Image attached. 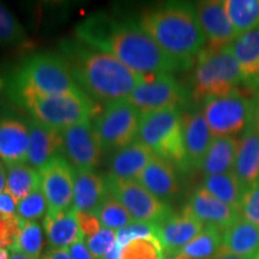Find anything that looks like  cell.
<instances>
[{
    "instance_id": "cell-1",
    "label": "cell",
    "mask_w": 259,
    "mask_h": 259,
    "mask_svg": "<svg viewBox=\"0 0 259 259\" xmlns=\"http://www.w3.org/2000/svg\"><path fill=\"white\" fill-rule=\"evenodd\" d=\"M74 32L78 41L115 57L141 76L185 71L141 25L130 19H116L99 12L84 19Z\"/></svg>"
},
{
    "instance_id": "cell-2",
    "label": "cell",
    "mask_w": 259,
    "mask_h": 259,
    "mask_svg": "<svg viewBox=\"0 0 259 259\" xmlns=\"http://www.w3.org/2000/svg\"><path fill=\"white\" fill-rule=\"evenodd\" d=\"M78 87L90 99L109 103L126 100L144 76L125 66L120 60L76 40L59 44Z\"/></svg>"
},
{
    "instance_id": "cell-3",
    "label": "cell",
    "mask_w": 259,
    "mask_h": 259,
    "mask_svg": "<svg viewBox=\"0 0 259 259\" xmlns=\"http://www.w3.org/2000/svg\"><path fill=\"white\" fill-rule=\"evenodd\" d=\"M138 24L168 56L190 70L206 38L191 3L169 2L144 10Z\"/></svg>"
},
{
    "instance_id": "cell-4",
    "label": "cell",
    "mask_w": 259,
    "mask_h": 259,
    "mask_svg": "<svg viewBox=\"0 0 259 259\" xmlns=\"http://www.w3.org/2000/svg\"><path fill=\"white\" fill-rule=\"evenodd\" d=\"M82 92L63 54L40 52L25 58L12 74L9 94L15 102L28 95H64Z\"/></svg>"
},
{
    "instance_id": "cell-5",
    "label": "cell",
    "mask_w": 259,
    "mask_h": 259,
    "mask_svg": "<svg viewBox=\"0 0 259 259\" xmlns=\"http://www.w3.org/2000/svg\"><path fill=\"white\" fill-rule=\"evenodd\" d=\"M241 83L240 69L229 46H206L196 58L191 77V96L196 102H204L211 97L228 95Z\"/></svg>"
},
{
    "instance_id": "cell-6",
    "label": "cell",
    "mask_w": 259,
    "mask_h": 259,
    "mask_svg": "<svg viewBox=\"0 0 259 259\" xmlns=\"http://www.w3.org/2000/svg\"><path fill=\"white\" fill-rule=\"evenodd\" d=\"M16 103L24 107L34 120L59 131L90 121L101 113V107L84 92L51 96L28 95Z\"/></svg>"
},
{
    "instance_id": "cell-7",
    "label": "cell",
    "mask_w": 259,
    "mask_h": 259,
    "mask_svg": "<svg viewBox=\"0 0 259 259\" xmlns=\"http://www.w3.org/2000/svg\"><path fill=\"white\" fill-rule=\"evenodd\" d=\"M183 112L178 108L141 115L138 141L143 142L156 156L169 161L180 170H190L183 136Z\"/></svg>"
},
{
    "instance_id": "cell-8",
    "label": "cell",
    "mask_w": 259,
    "mask_h": 259,
    "mask_svg": "<svg viewBox=\"0 0 259 259\" xmlns=\"http://www.w3.org/2000/svg\"><path fill=\"white\" fill-rule=\"evenodd\" d=\"M253 108V96L236 89L226 96L206 99L202 111L213 137H236L251 125Z\"/></svg>"
},
{
    "instance_id": "cell-9",
    "label": "cell",
    "mask_w": 259,
    "mask_h": 259,
    "mask_svg": "<svg viewBox=\"0 0 259 259\" xmlns=\"http://www.w3.org/2000/svg\"><path fill=\"white\" fill-rule=\"evenodd\" d=\"M141 113L126 100L107 105L94 121L102 150L118 151L136 142L141 124Z\"/></svg>"
},
{
    "instance_id": "cell-10",
    "label": "cell",
    "mask_w": 259,
    "mask_h": 259,
    "mask_svg": "<svg viewBox=\"0 0 259 259\" xmlns=\"http://www.w3.org/2000/svg\"><path fill=\"white\" fill-rule=\"evenodd\" d=\"M191 93L171 74L160 73L144 76L126 101L137 108L141 114L183 108L189 103Z\"/></svg>"
},
{
    "instance_id": "cell-11",
    "label": "cell",
    "mask_w": 259,
    "mask_h": 259,
    "mask_svg": "<svg viewBox=\"0 0 259 259\" xmlns=\"http://www.w3.org/2000/svg\"><path fill=\"white\" fill-rule=\"evenodd\" d=\"M107 191L127 210L132 221L157 225L173 212L169 204L149 192L138 181H122L106 176Z\"/></svg>"
},
{
    "instance_id": "cell-12",
    "label": "cell",
    "mask_w": 259,
    "mask_h": 259,
    "mask_svg": "<svg viewBox=\"0 0 259 259\" xmlns=\"http://www.w3.org/2000/svg\"><path fill=\"white\" fill-rule=\"evenodd\" d=\"M60 134L63 155L74 169H95L99 166L102 145L92 121L70 126Z\"/></svg>"
},
{
    "instance_id": "cell-13",
    "label": "cell",
    "mask_w": 259,
    "mask_h": 259,
    "mask_svg": "<svg viewBox=\"0 0 259 259\" xmlns=\"http://www.w3.org/2000/svg\"><path fill=\"white\" fill-rule=\"evenodd\" d=\"M41 189L48 203V212L71 209L74 170L64 156H56L40 170Z\"/></svg>"
},
{
    "instance_id": "cell-14",
    "label": "cell",
    "mask_w": 259,
    "mask_h": 259,
    "mask_svg": "<svg viewBox=\"0 0 259 259\" xmlns=\"http://www.w3.org/2000/svg\"><path fill=\"white\" fill-rule=\"evenodd\" d=\"M194 8L200 28L208 41V47H228L239 36L227 16L225 2L204 0L197 3Z\"/></svg>"
},
{
    "instance_id": "cell-15",
    "label": "cell",
    "mask_w": 259,
    "mask_h": 259,
    "mask_svg": "<svg viewBox=\"0 0 259 259\" xmlns=\"http://www.w3.org/2000/svg\"><path fill=\"white\" fill-rule=\"evenodd\" d=\"M183 210L198 220L202 225L218 227L222 231L240 216L238 210L216 198L203 186L193 191Z\"/></svg>"
},
{
    "instance_id": "cell-16",
    "label": "cell",
    "mask_w": 259,
    "mask_h": 259,
    "mask_svg": "<svg viewBox=\"0 0 259 259\" xmlns=\"http://www.w3.org/2000/svg\"><path fill=\"white\" fill-rule=\"evenodd\" d=\"M198 220L181 210L171 212L156 225L157 236L164 254H177L204 229Z\"/></svg>"
},
{
    "instance_id": "cell-17",
    "label": "cell",
    "mask_w": 259,
    "mask_h": 259,
    "mask_svg": "<svg viewBox=\"0 0 259 259\" xmlns=\"http://www.w3.org/2000/svg\"><path fill=\"white\" fill-rule=\"evenodd\" d=\"M183 120L184 147L190 169L200 168L212 142V134L202 109H185Z\"/></svg>"
},
{
    "instance_id": "cell-18",
    "label": "cell",
    "mask_w": 259,
    "mask_h": 259,
    "mask_svg": "<svg viewBox=\"0 0 259 259\" xmlns=\"http://www.w3.org/2000/svg\"><path fill=\"white\" fill-rule=\"evenodd\" d=\"M29 144L27 121L9 114H0V161L6 166L24 163L28 160Z\"/></svg>"
},
{
    "instance_id": "cell-19",
    "label": "cell",
    "mask_w": 259,
    "mask_h": 259,
    "mask_svg": "<svg viewBox=\"0 0 259 259\" xmlns=\"http://www.w3.org/2000/svg\"><path fill=\"white\" fill-rule=\"evenodd\" d=\"M29 130V153L27 163L41 170L52 158L63 153V138L59 130L48 127L34 119L27 121Z\"/></svg>"
},
{
    "instance_id": "cell-20",
    "label": "cell",
    "mask_w": 259,
    "mask_h": 259,
    "mask_svg": "<svg viewBox=\"0 0 259 259\" xmlns=\"http://www.w3.org/2000/svg\"><path fill=\"white\" fill-rule=\"evenodd\" d=\"M138 183L163 202L176 198L181 190L177 167L156 155L149 162Z\"/></svg>"
},
{
    "instance_id": "cell-21",
    "label": "cell",
    "mask_w": 259,
    "mask_h": 259,
    "mask_svg": "<svg viewBox=\"0 0 259 259\" xmlns=\"http://www.w3.org/2000/svg\"><path fill=\"white\" fill-rule=\"evenodd\" d=\"M154 155L153 150L143 142L136 141L115 151L109 163L108 176L122 181L138 180Z\"/></svg>"
},
{
    "instance_id": "cell-22",
    "label": "cell",
    "mask_w": 259,
    "mask_h": 259,
    "mask_svg": "<svg viewBox=\"0 0 259 259\" xmlns=\"http://www.w3.org/2000/svg\"><path fill=\"white\" fill-rule=\"evenodd\" d=\"M107 193L106 177L94 169H74L73 209L76 211L95 212Z\"/></svg>"
},
{
    "instance_id": "cell-23",
    "label": "cell",
    "mask_w": 259,
    "mask_h": 259,
    "mask_svg": "<svg viewBox=\"0 0 259 259\" xmlns=\"http://www.w3.org/2000/svg\"><path fill=\"white\" fill-rule=\"evenodd\" d=\"M259 251V227L239 216L222 232L220 254H234L253 259Z\"/></svg>"
},
{
    "instance_id": "cell-24",
    "label": "cell",
    "mask_w": 259,
    "mask_h": 259,
    "mask_svg": "<svg viewBox=\"0 0 259 259\" xmlns=\"http://www.w3.org/2000/svg\"><path fill=\"white\" fill-rule=\"evenodd\" d=\"M233 173L245 190L259 180V134L251 125L239 138Z\"/></svg>"
},
{
    "instance_id": "cell-25",
    "label": "cell",
    "mask_w": 259,
    "mask_h": 259,
    "mask_svg": "<svg viewBox=\"0 0 259 259\" xmlns=\"http://www.w3.org/2000/svg\"><path fill=\"white\" fill-rule=\"evenodd\" d=\"M44 229L51 248H69L83 238L73 208L59 212H47Z\"/></svg>"
},
{
    "instance_id": "cell-26",
    "label": "cell",
    "mask_w": 259,
    "mask_h": 259,
    "mask_svg": "<svg viewBox=\"0 0 259 259\" xmlns=\"http://www.w3.org/2000/svg\"><path fill=\"white\" fill-rule=\"evenodd\" d=\"M229 48L238 61L242 83L253 80L259 74V28L239 35Z\"/></svg>"
},
{
    "instance_id": "cell-27",
    "label": "cell",
    "mask_w": 259,
    "mask_h": 259,
    "mask_svg": "<svg viewBox=\"0 0 259 259\" xmlns=\"http://www.w3.org/2000/svg\"><path fill=\"white\" fill-rule=\"evenodd\" d=\"M238 144L236 137H213L200 167L205 177L233 171Z\"/></svg>"
},
{
    "instance_id": "cell-28",
    "label": "cell",
    "mask_w": 259,
    "mask_h": 259,
    "mask_svg": "<svg viewBox=\"0 0 259 259\" xmlns=\"http://www.w3.org/2000/svg\"><path fill=\"white\" fill-rule=\"evenodd\" d=\"M6 191L19 202L28 194L41 187L40 171L28 163H15L8 166Z\"/></svg>"
},
{
    "instance_id": "cell-29",
    "label": "cell",
    "mask_w": 259,
    "mask_h": 259,
    "mask_svg": "<svg viewBox=\"0 0 259 259\" xmlns=\"http://www.w3.org/2000/svg\"><path fill=\"white\" fill-rule=\"evenodd\" d=\"M222 232L218 227L205 226L179 253L186 259H216L221 251Z\"/></svg>"
},
{
    "instance_id": "cell-30",
    "label": "cell",
    "mask_w": 259,
    "mask_h": 259,
    "mask_svg": "<svg viewBox=\"0 0 259 259\" xmlns=\"http://www.w3.org/2000/svg\"><path fill=\"white\" fill-rule=\"evenodd\" d=\"M203 187L216 198L238 210L245 189L233 171L204 178Z\"/></svg>"
},
{
    "instance_id": "cell-31",
    "label": "cell",
    "mask_w": 259,
    "mask_h": 259,
    "mask_svg": "<svg viewBox=\"0 0 259 259\" xmlns=\"http://www.w3.org/2000/svg\"><path fill=\"white\" fill-rule=\"evenodd\" d=\"M225 8L238 35L259 28V0H226Z\"/></svg>"
},
{
    "instance_id": "cell-32",
    "label": "cell",
    "mask_w": 259,
    "mask_h": 259,
    "mask_svg": "<svg viewBox=\"0 0 259 259\" xmlns=\"http://www.w3.org/2000/svg\"><path fill=\"white\" fill-rule=\"evenodd\" d=\"M44 231L36 221H23L22 229L12 252H19L31 259H40L44 250Z\"/></svg>"
},
{
    "instance_id": "cell-33",
    "label": "cell",
    "mask_w": 259,
    "mask_h": 259,
    "mask_svg": "<svg viewBox=\"0 0 259 259\" xmlns=\"http://www.w3.org/2000/svg\"><path fill=\"white\" fill-rule=\"evenodd\" d=\"M94 213L99 218L100 222L105 228L115 232L132 222V218L125 209V206L109 193H107L105 199L102 200Z\"/></svg>"
},
{
    "instance_id": "cell-34",
    "label": "cell",
    "mask_w": 259,
    "mask_h": 259,
    "mask_svg": "<svg viewBox=\"0 0 259 259\" xmlns=\"http://www.w3.org/2000/svg\"><path fill=\"white\" fill-rule=\"evenodd\" d=\"M28 35L24 28L5 6L0 4V45L2 46H25Z\"/></svg>"
},
{
    "instance_id": "cell-35",
    "label": "cell",
    "mask_w": 259,
    "mask_h": 259,
    "mask_svg": "<svg viewBox=\"0 0 259 259\" xmlns=\"http://www.w3.org/2000/svg\"><path fill=\"white\" fill-rule=\"evenodd\" d=\"M163 248L157 238L135 239L121 248L120 259H163Z\"/></svg>"
},
{
    "instance_id": "cell-36",
    "label": "cell",
    "mask_w": 259,
    "mask_h": 259,
    "mask_svg": "<svg viewBox=\"0 0 259 259\" xmlns=\"http://www.w3.org/2000/svg\"><path fill=\"white\" fill-rule=\"evenodd\" d=\"M48 209V203L44 191L38 187L17 204L16 215L23 221H36L45 215Z\"/></svg>"
},
{
    "instance_id": "cell-37",
    "label": "cell",
    "mask_w": 259,
    "mask_h": 259,
    "mask_svg": "<svg viewBox=\"0 0 259 259\" xmlns=\"http://www.w3.org/2000/svg\"><path fill=\"white\" fill-rule=\"evenodd\" d=\"M147 238H157V228L154 223H144L132 221L125 226L124 228L116 231V242L124 247L130 241L135 239H147Z\"/></svg>"
},
{
    "instance_id": "cell-38",
    "label": "cell",
    "mask_w": 259,
    "mask_h": 259,
    "mask_svg": "<svg viewBox=\"0 0 259 259\" xmlns=\"http://www.w3.org/2000/svg\"><path fill=\"white\" fill-rule=\"evenodd\" d=\"M238 211L240 218L259 227V181L244 191Z\"/></svg>"
},
{
    "instance_id": "cell-39",
    "label": "cell",
    "mask_w": 259,
    "mask_h": 259,
    "mask_svg": "<svg viewBox=\"0 0 259 259\" xmlns=\"http://www.w3.org/2000/svg\"><path fill=\"white\" fill-rule=\"evenodd\" d=\"M21 220L17 215H5L0 212V248L12 250L22 229Z\"/></svg>"
},
{
    "instance_id": "cell-40",
    "label": "cell",
    "mask_w": 259,
    "mask_h": 259,
    "mask_svg": "<svg viewBox=\"0 0 259 259\" xmlns=\"http://www.w3.org/2000/svg\"><path fill=\"white\" fill-rule=\"evenodd\" d=\"M85 244L94 257L101 259L113 250L116 244V232L108 228H102L92 238L85 239Z\"/></svg>"
},
{
    "instance_id": "cell-41",
    "label": "cell",
    "mask_w": 259,
    "mask_h": 259,
    "mask_svg": "<svg viewBox=\"0 0 259 259\" xmlns=\"http://www.w3.org/2000/svg\"><path fill=\"white\" fill-rule=\"evenodd\" d=\"M77 222H78L79 231L82 233L84 239L92 238L101 231V222L94 212L76 211Z\"/></svg>"
},
{
    "instance_id": "cell-42",
    "label": "cell",
    "mask_w": 259,
    "mask_h": 259,
    "mask_svg": "<svg viewBox=\"0 0 259 259\" xmlns=\"http://www.w3.org/2000/svg\"><path fill=\"white\" fill-rule=\"evenodd\" d=\"M69 252L72 259H97L89 251L88 246L85 244V239L80 238L78 241L74 242L69 247Z\"/></svg>"
},
{
    "instance_id": "cell-43",
    "label": "cell",
    "mask_w": 259,
    "mask_h": 259,
    "mask_svg": "<svg viewBox=\"0 0 259 259\" xmlns=\"http://www.w3.org/2000/svg\"><path fill=\"white\" fill-rule=\"evenodd\" d=\"M18 202L8 191L0 194V212L5 215H16Z\"/></svg>"
},
{
    "instance_id": "cell-44",
    "label": "cell",
    "mask_w": 259,
    "mask_h": 259,
    "mask_svg": "<svg viewBox=\"0 0 259 259\" xmlns=\"http://www.w3.org/2000/svg\"><path fill=\"white\" fill-rule=\"evenodd\" d=\"M46 254L48 259H72L69 248H50Z\"/></svg>"
},
{
    "instance_id": "cell-45",
    "label": "cell",
    "mask_w": 259,
    "mask_h": 259,
    "mask_svg": "<svg viewBox=\"0 0 259 259\" xmlns=\"http://www.w3.org/2000/svg\"><path fill=\"white\" fill-rule=\"evenodd\" d=\"M254 108L253 114H252V121L251 126L259 134V95L254 96Z\"/></svg>"
},
{
    "instance_id": "cell-46",
    "label": "cell",
    "mask_w": 259,
    "mask_h": 259,
    "mask_svg": "<svg viewBox=\"0 0 259 259\" xmlns=\"http://www.w3.org/2000/svg\"><path fill=\"white\" fill-rule=\"evenodd\" d=\"M245 87H246V90H247V92L250 93L253 97L259 95V74L253 80L246 83Z\"/></svg>"
},
{
    "instance_id": "cell-47",
    "label": "cell",
    "mask_w": 259,
    "mask_h": 259,
    "mask_svg": "<svg viewBox=\"0 0 259 259\" xmlns=\"http://www.w3.org/2000/svg\"><path fill=\"white\" fill-rule=\"evenodd\" d=\"M6 181H8V171L5 169V163L0 161V194L5 192Z\"/></svg>"
},
{
    "instance_id": "cell-48",
    "label": "cell",
    "mask_w": 259,
    "mask_h": 259,
    "mask_svg": "<svg viewBox=\"0 0 259 259\" xmlns=\"http://www.w3.org/2000/svg\"><path fill=\"white\" fill-rule=\"evenodd\" d=\"M121 246L116 242L114 247H113V250L111 252H108L105 257L101 258V259H120V253H121Z\"/></svg>"
},
{
    "instance_id": "cell-49",
    "label": "cell",
    "mask_w": 259,
    "mask_h": 259,
    "mask_svg": "<svg viewBox=\"0 0 259 259\" xmlns=\"http://www.w3.org/2000/svg\"><path fill=\"white\" fill-rule=\"evenodd\" d=\"M10 259H31V258L23 253H19V252H12V253L10 254Z\"/></svg>"
},
{
    "instance_id": "cell-50",
    "label": "cell",
    "mask_w": 259,
    "mask_h": 259,
    "mask_svg": "<svg viewBox=\"0 0 259 259\" xmlns=\"http://www.w3.org/2000/svg\"><path fill=\"white\" fill-rule=\"evenodd\" d=\"M216 259H248V258L239 257V255H234V254H220Z\"/></svg>"
},
{
    "instance_id": "cell-51",
    "label": "cell",
    "mask_w": 259,
    "mask_h": 259,
    "mask_svg": "<svg viewBox=\"0 0 259 259\" xmlns=\"http://www.w3.org/2000/svg\"><path fill=\"white\" fill-rule=\"evenodd\" d=\"M163 259H186L183 254L177 253V254H164Z\"/></svg>"
},
{
    "instance_id": "cell-52",
    "label": "cell",
    "mask_w": 259,
    "mask_h": 259,
    "mask_svg": "<svg viewBox=\"0 0 259 259\" xmlns=\"http://www.w3.org/2000/svg\"><path fill=\"white\" fill-rule=\"evenodd\" d=\"M253 259H259V251L257 252V254H255V255H254V257H253Z\"/></svg>"
},
{
    "instance_id": "cell-53",
    "label": "cell",
    "mask_w": 259,
    "mask_h": 259,
    "mask_svg": "<svg viewBox=\"0 0 259 259\" xmlns=\"http://www.w3.org/2000/svg\"><path fill=\"white\" fill-rule=\"evenodd\" d=\"M2 87H3V80L0 79V88H2Z\"/></svg>"
},
{
    "instance_id": "cell-54",
    "label": "cell",
    "mask_w": 259,
    "mask_h": 259,
    "mask_svg": "<svg viewBox=\"0 0 259 259\" xmlns=\"http://www.w3.org/2000/svg\"><path fill=\"white\" fill-rule=\"evenodd\" d=\"M258 181H259V180H258Z\"/></svg>"
}]
</instances>
